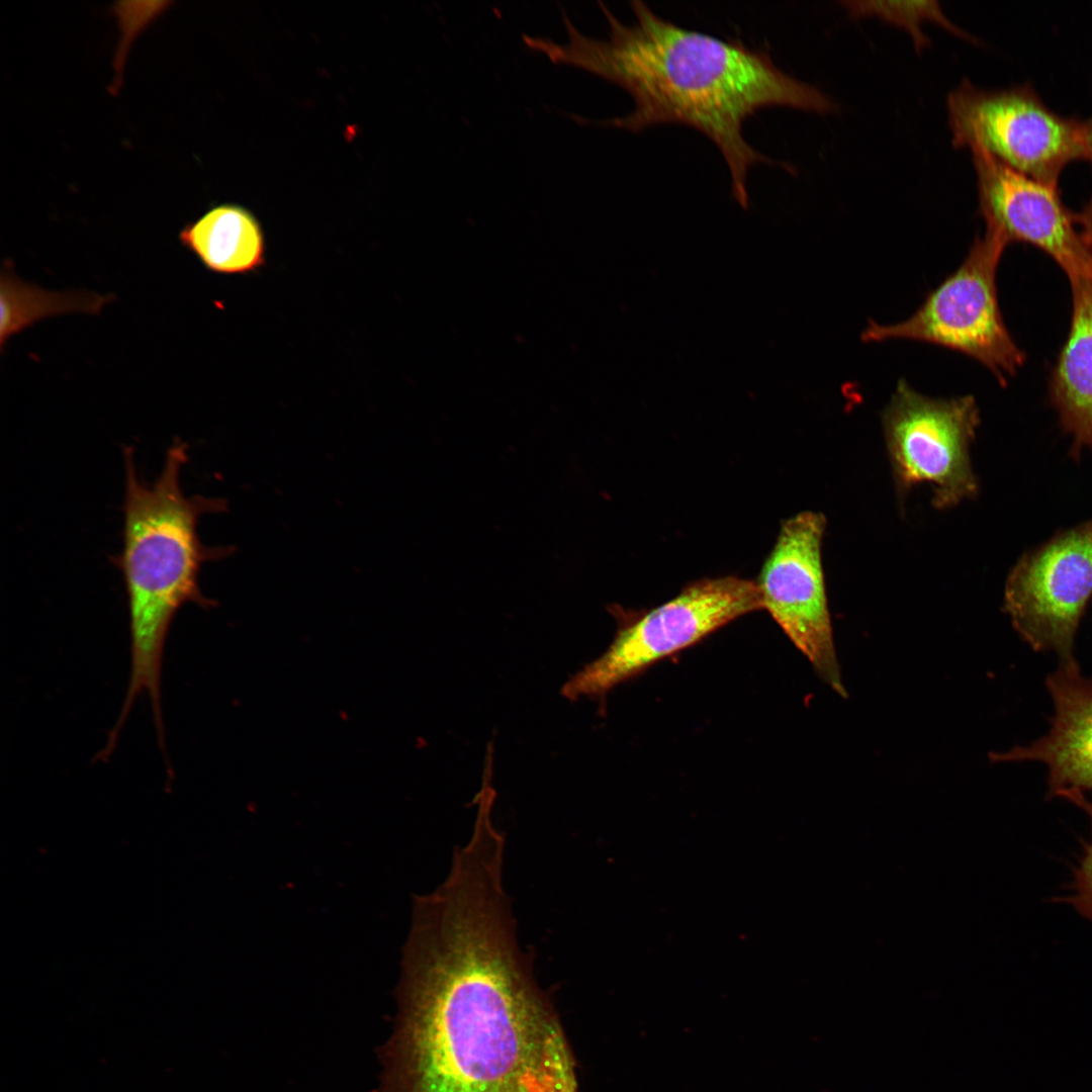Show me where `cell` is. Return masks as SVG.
Segmentation results:
<instances>
[{
    "label": "cell",
    "instance_id": "obj_1",
    "mask_svg": "<svg viewBox=\"0 0 1092 1092\" xmlns=\"http://www.w3.org/2000/svg\"><path fill=\"white\" fill-rule=\"evenodd\" d=\"M396 995L377 1092H579L496 876L455 874L414 898Z\"/></svg>",
    "mask_w": 1092,
    "mask_h": 1092
},
{
    "label": "cell",
    "instance_id": "obj_2",
    "mask_svg": "<svg viewBox=\"0 0 1092 1092\" xmlns=\"http://www.w3.org/2000/svg\"><path fill=\"white\" fill-rule=\"evenodd\" d=\"M599 5L609 23L608 39L582 34L564 10L566 43L522 35L529 49L553 64L597 75L624 89L634 101V109L624 116L589 122L573 115V120L633 132L666 123L695 128L723 156L732 196L743 208L749 203L750 168L780 165L747 143L745 121L766 107L821 114L837 108L824 92L782 71L766 51L684 28L639 0L630 2L632 24L621 22L604 3Z\"/></svg>",
    "mask_w": 1092,
    "mask_h": 1092
},
{
    "label": "cell",
    "instance_id": "obj_3",
    "mask_svg": "<svg viewBox=\"0 0 1092 1092\" xmlns=\"http://www.w3.org/2000/svg\"><path fill=\"white\" fill-rule=\"evenodd\" d=\"M125 495L122 549L115 558L125 584L129 634L130 672L125 697L113 732L120 733L135 700L149 697L156 734L165 736L162 708V671L167 634L177 611L187 603L212 606L201 592V565L225 557L230 550L204 546L197 522L206 513L225 509L224 500L186 496L180 484L187 446L176 440L168 449L157 479L143 481L132 451L124 452Z\"/></svg>",
    "mask_w": 1092,
    "mask_h": 1092
},
{
    "label": "cell",
    "instance_id": "obj_4",
    "mask_svg": "<svg viewBox=\"0 0 1092 1092\" xmlns=\"http://www.w3.org/2000/svg\"><path fill=\"white\" fill-rule=\"evenodd\" d=\"M762 609L756 581L734 575L690 583L665 604L632 618L609 608L619 622L608 649L563 685L570 701L603 698L650 665L686 649L731 621Z\"/></svg>",
    "mask_w": 1092,
    "mask_h": 1092
},
{
    "label": "cell",
    "instance_id": "obj_5",
    "mask_svg": "<svg viewBox=\"0 0 1092 1092\" xmlns=\"http://www.w3.org/2000/svg\"><path fill=\"white\" fill-rule=\"evenodd\" d=\"M1007 246L986 230L959 268L928 293L909 318L892 325L870 321L861 340H913L948 348L974 358L1004 384L1024 362L997 297L996 272Z\"/></svg>",
    "mask_w": 1092,
    "mask_h": 1092
},
{
    "label": "cell",
    "instance_id": "obj_6",
    "mask_svg": "<svg viewBox=\"0 0 1092 1092\" xmlns=\"http://www.w3.org/2000/svg\"><path fill=\"white\" fill-rule=\"evenodd\" d=\"M946 109L956 148L983 151L1042 183L1058 187L1064 168L1084 159L1083 122L1052 110L1028 85L983 89L965 79Z\"/></svg>",
    "mask_w": 1092,
    "mask_h": 1092
},
{
    "label": "cell",
    "instance_id": "obj_7",
    "mask_svg": "<svg viewBox=\"0 0 1092 1092\" xmlns=\"http://www.w3.org/2000/svg\"><path fill=\"white\" fill-rule=\"evenodd\" d=\"M980 422L973 395L934 398L904 379L897 382L882 426L900 503L920 483L930 484L937 510L977 495L970 448Z\"/></svg>",
    "mask_w": 1092,
    "mask_h": 1092
},
{
    "label": "cell",
    "instance_id": "obj_8",
    "mask_svg": "<svg viewBox=\"0 0 1092 1092\" xmlns=\"http://www.w3.org/2000/svg\"><path fill=\"white\" fill-rule=\"evenodd\" d=\"M1092 599V519L1024 552L1004 585L1003 611L1034 651L1077 662L1074 642Z\"/></svg>",
    "mask_w": 1092,
    "mask_h": 1092
},
{
    "label": "cell",
    "instance_id": "obj_9",
    "mask_svg": "<svg viewBox=\"0 0 1092 1092\" xmlns=\"http://www.w3.org/2000/svg\"><path fill=\"white\" fill-rule=\"evenodd\" d=\"M823 514L786 520L756 581L762 609L808 658L819 676L846 697L833 642L822 564Z\"/></svg>",
    "mask_w": 1092,
    "mask_h": 1092
},
{
    "label": "cell",
    "instance_id": "obj_10",
    "mask_svg": "<svg viewBox=\"0 0 1092 1092\" xmlns=\"http://www.w3.org/2000/svg\"><path fill=\"white\" fill-rule=\"evenodd\" d=\"M972 154L986 230L1007 245L1037 247L1069 279L1092 278V256L1076 228V214L1066 207L1058 187L1020 173L983 151Z\"/></svg>",
    "mask_w": 1092,
    "mask_h": 1092
},
{
    "label": "cell",
    "instance_id": "obj_11",
    "mask_svg": "<svg viewBox=\"0 0 1092 1092\" xmlns=\"http://www.w3.org/2000/svg\"><path fill=\"white\" fill-rule=\"evenodd\" d=\"M1045 687L1055 709L1049 732L994 758L1044 763L1050 797L1092 792V678L1081 674L1077 662L1061 663Z\"/></svg>",
    "mask_w": 1092,
    "mask_h": 1092
},
{
    "label": "cell",
    "instance_id": "obj_12",
    "mask_svg": "<svg viewBox=\"0 0 1092 1092\" xmlns=\"http://www.w3.org/2000/svg\"><path fill=\"white\" fill-rule=\"evenodd\" d=\"M1072 321L1052 374L1050 393L1059 421L1072 437L1071 454L1092 452V278L1069 279Z\"/></svg>",
    "mask_w": 1092,
    "mask_h": 1092
},
{
    "label": "cell",
    "instance_id": "obj_13",
    "mask_svg": "<svg viewBox=\"0 0 1092 1092\" xmlns=\"http://www.w3.org/2000/svg\"><path fill=\"white\" fill-rule=\"evenodd\" d=\"M181 244L211 272L247 275L266 263V241L258 218L235 203L209 208L179 234Z\"/></svg>",
    "mask_w": 1092,
    "mask_h": 1092
},
{
    "label": "cell",
    "instance_id": "obj_14",
    "mask_svg": "<svg viewBox=\"0 0 1092 1092\" xmlns=\"http://www.w3.org/2000/svg\"><path fill=\"white\" fill-rule=\"evenodd\" d=\"M112 300L93 292H54L20 280L8 265L1 272L0 343L48 316L81 311L98 313Z\"/></svg>",
    "mask_w": 1092,
    "mask_h": 1092
},
{
    "label": "cell",
    "instance_id": "obj_15",
    "mask_svg": "<svg viewBox=\"0 0 1092 1092\" xmlns=\"http://www.w3.org/2000/svg\"><path fill=\"white\" fill-rule=\"evenodd\" d=\"M843 4L852 16L873 15L905 28L911 34L917 51L929 44L921 29L924 21H934L961 37L972 39L945 16L936 1H846Z\"/></svg>",
    "mask_w": 1092,
    "mask_h": 1092
},
{
    "label": "cell",
    "instance_id": "obj_16",
    "mask_svg": "<svg viewBox=\"0 0 1092 1092\" xmlns=\"http://www.w3.org/2000/svg\"><path fill=\"white\" fill-rule=\"evenodd\" d=\"M1085 811L1092 828V801L1084 793L1068 792L1061 796ZM1073 892L1067 901L1079 914L1092 921V834L1074 872Z\"/></svg>",
    "mask_w": 1092,
    "mask_h": 1092
},
{
    "label": "cell",
    "instance_id": "obj_17",
    "mask_svg": "<svg viewBox=\"0 0 1092 1092\" xmlns=\"http://www.w3.org/2000/svg\"><path fill=\"white\" fill-rule=\"evenodd\" d=\"M1083 239L1092 256V196L1084 209L1076 214Z\"/></svg>",
    "mask_w": 1092,
    "mask_h": 1092
},
{
    "label": "cell",
    "instance_id": "obj_18",
    "mask_svg": "<svg viewBox=\"0 0 1092 1092\" xmlns=\"http://www.w3.org/2000/svg\"><path fill=\"white\" fill-rule=\"evenodd\" d=\"M1083 122L1084 160L1092 163V116Z\"/></svg>",
    "mask_w": 1092,
    "mask_h": 1092
}]
</instances>
